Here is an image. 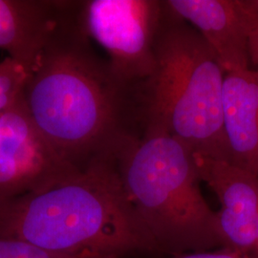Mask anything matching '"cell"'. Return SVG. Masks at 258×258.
I'll return each mask as SVG.
<instances>
[{"label":"cell","mask_w":258,"mask_h":258,"mask_svg":"<svg viewBox=\"0 0 258 258\" xmlns=\"http://www.w3.org/2000/svg\"><path fill=\"white\" fill-rule=\"evenodd\" d=\"M223 117L229 164L258 176V70L226 73Z\"/></svg>","instance_id":"cell-9"},{"label":"cell","mask_w":258,"mask_h":258,"mask_svg":"<svg viewBox=\"0 0 258 258\" xmlns=\"http://www.w3.org/2000/svg\"><path fill=\"white\" fill-rule=\"evenodd\" d=\"M248 258H258V222L256 225V231H255V237H254V242L252 249L249 252V257Z\"/></svg>","instance_id":"cell-15"},{"label":"cell","mask_w":258,"mask_h":258,"mask_svg":"<svg viewBox=\"0 0 258 258\" xmlns=\"http://www.w3.org/2000/svg\"><path fill=\"white\" fill-rule=\"evenodd\" d=\"M91 42L81 23L80 1H60L22 91L37 128L66 163L81 170L134 134L137 116V85L121 83Z\"/></svg>","instance_id":"cell-1"},{"label":"cell","mask_w":258,"mask_h":258,"mask_svg":"<svg viewBox=\"0 0 258 258\" xmlns=\"http://www.w3.org/2000/svg\"><path fill=\"white\" fill-rule=\"evenodd\" d=\"M253 1V4H254V6L256 7V9L258 10V0H252Z\"/></svg>","instance_id":"cell-16"},{"label":"cell","mask_w":258,"mask_h":258,"mask_svg":"<svg viewBox=\"0 0 258 258\" xmlns=\"http://www.w3.org/2000/svg\"><path fill=\"white\" fill-rule=\"evenodd\" d=\"M166 14L165 1H80L84 32L106 52L113 74L129 85L144 83L152 74Z\"/></svg>","instance_id":"cell-5"},{"label":"cell","mask_w":258,"mask_h":258,"mask_svg":"<svg viewBox=\"0 0 258 258\" xmlns=\"http://www.w3.org/2000/svg\"><path fill=\"white\" fill-rule=\"evenodd\" d=\"M27 76L26 68L10 56L0 61V117L18 102Z\"/></svg>","instance_id":"cell-11"},{"label":"cell","mask_w":258,"mask_h":258,"mask_svg":"<svg viewBox=\"0 0 258 258\" xmlns=\"http://www.w3.org/2000/svg\"><path fill=\"white\" fill-rule=\"evenodd\" d=\"M0 258H68L22 240L0 236Z\"/></svg>","instance_id":"cell-12"},{"label":"cell","mask_w":258,"mask_h":258,"mask_svg":"<svg viewBox=\"0 0 258 258\" xmlns=\"http://www.w3.org/2000/svg\"><path fill=\"white\" fill-rule=\"evenodd\" d=\"M200 180L216 194L223 248L249 257L258 222V176L223 161L194 154Z\"/></svg>","instance_id":"cell-8"},{"label":"cell","mask_w":258,"mask_h":258,"mask_svg":"<svg viewBox=\"0 0 258 258\" xmlns=\"http://www.w3.org/2000/svg\"><path fill=\"white\" fill-rule=\"evenodd\" d=\"M225 75L196 29L166 6L155 67L142 83L145 132L169 135L196 155L229 163L223 117Z\"/></svg>","instance_id":"cell-4"},{"label":"cell","mask_w":258,"mask_h":258,"mask_svg":"<svg viewBox=\"0 0 258 258\" xmlns=\"http://www.w3.org/2000/svg\"><path fill=\"white\" fill-rule=\"evenodd\" d=\"M111 157L123 191L162 253L223 248L217 213L200 189L194 153L169 135H125Z\"/></svg>","instance_id":"cell-3"},{"label":"cell","mask_w":258,"mask_h":258,"mask_svg":"<svg viewBox=\"0 0 258 258\" xmlns=\"http://www.w3.org/2000/svg\"><path fill=\"white\" fill-rule=\"evenodd\" d=\"M249 55L250 63L253 68L258 70V27L252 33L249 41Z\"/></svg>","instance_id":"cell-14"},{"label":"cell","mask_w":258,"mask_h":258,"mask_svg":"<svg viewBox=\"0 0 258 258\" xmlns=\"http://www.w3.org/2000/svg\"><path fill=\"white\" fill-rule=\"evenodd\" d=\"M79 170L56 153L37 128L22 95L0 117V205Z\"/></svg>","instance_id":"cell-6"},{"label":"cell","mask_w":258,"mask_h":258,"mask_svg":"<svg viewBox=\"0 0 258 258\" xmlns=\"http://www.w3.org/2000/svg\"><path fill=\"white\" fill-rule=\"evenodd\" d=\"M0 236L68 258L162 253L129 203L111 156L1 204Z\"/></svg>","instance_id":"cell-2"},{"label":"cell","mask_w":258,"mask_h":258,"mask_svg":"<svg viewBox=\"0 0 258 258\" xmlns=\"http://www.w3.org/2000/svg\"><path fill=\"white\" fill-rule=\"evenodd\" d=\"M59 6V0H0V49L27 72L55 24Z\"/></svg>","instance_id":"cell-10"},{"label":"cell","mask_w":258,"mask_h":258,"mask_svg":"<svg viewBox=\"0 0 258 258\" xmlns=\"http://www.w3.org/2000/svg\"><path fill=\"white\" fill-rule=\"evenodd\" d=\"M175 258H247L235 250L221 248L219 250L208 252V251H199L190 254H182Z\"/></svg>","instance_id":"cell-13"},{"label":"cell","mask_w":258,"mask_h":258,"mask_svg":"<svg viewBox=\"0 0 258 258\" xmlns=\"http://www.w3.org/2000/svg\"><path fill=\"white\" fill-rule=\"evenodd\" d=\"M166 4L196 29L226 73L251 68L249 41L258 27L252 0H167Z\"/></svg>","instance_id":"cell-7"}]
</instances>
